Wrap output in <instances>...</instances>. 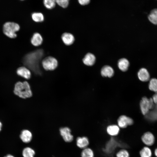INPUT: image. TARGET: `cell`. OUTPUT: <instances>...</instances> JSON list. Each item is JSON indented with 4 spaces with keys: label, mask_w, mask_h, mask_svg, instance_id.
Masks as SVG:
<instances>
[{
    "label": "cell",
    "mask_w": 157,
    "mask_h": 157,
    "mask_svg": "<svg viewBox=\"0 0 157 157\" xmlns=\"http://www.w3.org/2000/svg\"><path fill=\"white\" fill-rule=\"evenodd\" d=\"M60 134L64 141L66 142H70L73 141L74 136L72 134L71 131L68 127H61L59 129Z\"/></svg>",
    "instance_id": "8992f818"
},
{
    "label": "cell",
    "mask_w": 157,
    "mask_h": 157,
    "mask_svg": "<svg viewBox=\"0 0 157 157\" xmlns=\"http://www.w3.org/2000/svg\"><path fill=\"white\" fill-rule=\"evenodd\" d=\"M106 131L107 133L110 135L112 136H116L119 132V127L117 125H110L107 127Z\"/></svg>",
    "instance_id": "9a60e30c"
},
{
    "label": "cell",
    "mask_w": 157,
    "mask_h": 157,
    "mask_svg": "<svg viewBox=\"0 0 157 157\" xmlns=\"http://www.w3.org/2000/svg\"></svg>",
    "instance_id": "836d02e7"
},
{
    "label": "cell",
    "mask_w": 157,
    "mask_h": 157,
    "mask_svg": "<svg viewBox=\"0 0 157 157\" xmlns=\"http://www.w3.org/2000/svg\"><path fill=\"white\" fill-rule=\"evenodd\" d=\"M16 72L18 75L26 79H29L31 77V74L30 70L25 67H19L17 69Z\"/></svg>",
    "instance_id": "8fae6325"
},
{
    "label": "cell",
    "mask_w": 157,
    "mask_h": 157,
    "mask_svg": "<svg viewBox=\"0 0 157 157\" xmlns=\"http://www.w3.org/2000/svg\"><path fill=\"white\" fill-rule=\"evenodd\" d=\"M44 54L43 50L39 49L29 52L23 58L24 65L35 74L41 75L40 63Z\"/></svg>",
    "instance_id": "6da1fadb"
},
{
    "label": "cell",
    "mask_w": 157,
    "mask_h": 157,
    "mask_svg": "<svg viewBox=\"0 0 157 157\" xmlns=\"http://www.w3.org/2000/svg\"><path fill=\"white\" fill-rule=\"evenodd\" d=\"M43 68L46 70H53L58 66V62L55 58L49 56L44 58L42 62Z\"/></svg>",
    "instance_id": "5b68a950"
},
{
    "label": "cell",
    "mask_w": 157,
    "mask_h": 157,
    "mask_svg": "<svg viewBox=\"0 0 157 157\" xmlns=\"http://www.w3.org/2000/svg\"><path fill=\"white\" fill-rule=\"evenodd\" d=\"M13 92L15 95L23 99L30 97L32 95L30 86L26 81L17 82Z\"/></svg>",
    "instance_id": "7a4b0ae2"
},
{
    "label": "cell",
    "mask_w": 157,
    "mask_h": 157,
    "mask_svg": "<svg viewBox=\"0 0 157 157\" xmlns=\"http://www.w3.org/2000/svg\"><path fill=\"white\" fill-rule=\"evenodd\" d=\"M94 56L90 53H87L83 59V63L88 66H92L94 63L95 61Z\"/></svg>",
    "instance_id": "2e32d148"
},
{
    "label": "cell",
    "mask_w": 157,
    "mask_h": 157,
    "mask_svg": "<svg viewBox=\"0 0 157 157\" xmlns=\"http://www.w3.org/2000/svg\"><path fill=\"white\" fill-rule=\"evenodd\" d=\"M81 156V157H94V151L92 149L88 147L82 149Z\"/></svg>",
    "instance_id": "44dd1931"
},
{
    "label": "cell",
    "mask_w": 157,
    "mask_h": 157,
    "mask_svg": "<svg viewBox=\"0 0 157 157\" xmlns=\"http://www.w3.org/2000/svg\"><path fill=\"white\" fill-rule=\"evenodd\" d=\"M56 3L60 7L65 8L69 4V0H56Z\"/></svg>",
    "instance_id": "4316f807"
},
{
    "label": "cell",
    "mask_w": 157,
    "mask_h": 157,
    "mask_svg": "<svg viewBox=\"0 0 157 157\" xmlns=\"http://www.w3.org/2000/svg\"><path fill=\"white\" fill-rule=\"evenodd\" d=\"M149 21L153 24L157 25V8L152 9L148 15Z\"/></svg>",
    "instance_id": "ac0fdd59"
},
{
    "label": "cell",
    "mask_w": 157,
    "mask_h": 157,
    "mask_svg": "<svg viewBox=\"0 0 157 157\" xmlns=\"http://www.w3.org/2000/svg\"><path fill=\"white\" fill-rule=\"evenodd\" d=\"M43 3L45 7L49 9L53 8L56 3V0H43Z\"/></svg>",
    "instance_id": "d4e9b609"
},
{
    "label": "cell",
    "mask_w": 157,
    "mask_h": 157,
    "mask_svg": "<svg viewBox=\"0 0 157 157\" xmlns=\"http://www.w3.org/2000/svg\"><path fill=\"white\" fill-rule=\"evenodd\" d=\"M154 154L157 157V148L155 149Z\"/></svg>",
    "instance_id": "4dcf8cb0"
},
{
    "label": "cell",
    "mask_w": 157,
    "mask_h": 157,
    "mask_svg": "<svg viewBox=\"0 0 157 157\" xmlns=\"http://www.w3.org/2000/svg\"><path fill=\"white\" fill-rule=\"evenodd\" d=\"M137 76L139 79L142 82H146L150 79V75L147 70L145 68H140L138 72Z\"/></svg>",
    "instance_id": "30bf717a"
},
{
    "label": "cell",
    "mask_w": 157,
    "mask_h": 157,
    "mask_svg": "<svg viewBox=\"0 0 157 157\" xmlns=\"http://www.w3.org/2000/svg\"><path fill=\"white\" fill-rule=\"evenodd\" d=\"M31 17L32 19L35 22H42L44 19L43 14L39 12H34L32 13Z\"/></svg>",
    "instance_id": "7402d4cb"
},
{
    "label": "cell",
    "mask_w": 157,
    "mask_h": 157,
    "mask_svg": "<svg viewBox=\"0 0 157 157\" xmlns=\"http://www.w3.org/2000/svg\"><path fill=\"white\" fill-rule=\"evenodd\" d=\"M76 140V146L82 149L88 147L90 143L88 138L85 136L78 137Z\"/></svg>",
    "instance_id": "9c48e42d"
},
{
    "label": "cell",
    "mask_w": 157,
    "mask_h": 157,
    "mask_svg": "<svg viewBox=\"0 0 157 157\" xmlns=\"http://www.w3.org/2000/svg\"><path fill=\"white\" fill-rule=\"evenodd\" d=\"M79 4L82 6H85L88 4L90 0H78Z\"/></svg>",
    "instance_id": "83f0119b"
},
{
    "label": "cell",
    "mask_w": 157,
    "mask_h": 157,
    "mask_svg": "<svg viewBox=\"0 0 157 157\" xmlns=\"http://www.w3.org/2000/svg\"><path fill=\"white\" fill-rule=\"evenodd\" d=\"M35 152L34 149L29 147L24 148L22 151L23 157H34Z\"/></svg>",
    "instance_id": "ffe728a7"
},
{
    "label": "cell",
    "mask_w": 157,
    "mask_h": 157,
    "mask_svg": "<svg viewBox=\"0 0 157 157\" xmlns=\"http://www.w3.org/2000/svg\"><path fill=\"white\" fill-rule=\"evenodd\" d=\"M133 123L132 119L124 115L120 116L117 120L118 126L121 128H126L128 126L133 124Z\"/></svg>",
    "instance_id": "52a82bcc"
},
{
    "label": "cell",
    "mask_w": 157,
    "mask_h": 157,
    "mask_svg": "<svg viewBox=\"0 0 157 157\" xmlns=\"http://www.w3.org/2000/svg\"><path fill=\"white\" fill-rule=\"evenodd\" d=\"M116 157H130V155L126 149H122L116 153Z\"/></svg>",
    "instance_id": "484cf974"
},
{
    "label": "cell",
    "mask_w": 157,
    "mask_h": 157,
    "mask_svg": "<svg viewBox=\"0 0 157 157\" xmlns=\"http://www.w3.org/2000/svg\"><path fill=\"white\" fill-rule=\"evenodd\" d=\"M118 65L119 68L122 71L125 72L128 69L129 63L128 60L125 58H122L118 61Z\"/></svg>",
    "instance_id": "d6986e66"
},
{
    "label": "cell",
    "mask_w": 157,
    "mask_h": 157,
    "mask_svg": "<svg viewBox=\"0 0 157 157\" xmlns=\"http://www.w3.org/2000/svg\"><path fill=\"white\" fill-rule=\"evenodd\" d=\"M2 126V124L1 122L0 121V131L1 130V128Z\"/></svg>",
    "instance_id": "1f68e13d"
},
{
    "label": "cell",
    "mask_w": 157,
    "mask_h": 157,
    "mask_svg": "<svg viewBox=\"0 0 157 157\" xmlns=\"http://www.w3.org/2000/svg\"><path fill=\"white\" fill-rule=\"evenodd\" d=\"M143 143L148 146L152 145L154 143L155 138L153 134L150 132L144 133L141 137Z\"/></svg>",
    "instance_id": "ba28073f"
},
{
    "label": "cell",
    "mask_w": 157,
    "mask_h": 157,
    "mask_svg": "<svg viewBox=\"0 0 157 157\" xmlns=\"http://www.w3.org/2000/svg\"><path fill=\"white\" fill-rule=\"evenodd\" d=\"M43 41L41 35L38 33H34L31 40V44L35 46H38L41 45Z\"/></svg>",
    "instance_id": "5bb4252c"
},
{
    "label": "cell",
    "mask_w": 157,
    "mask_h": 157,
    "mask_svg": "<svg viewBox=\"0 0 157 157\" xmlns=\"http://www.w3.org/2000/svg\"><path fill=\"white\" fill-rule=\"evenodd\" d=\"M19 137L23 142L25 143H28L32 140V134L29 130L24 129L21 132Z\"/></svg>",
    "instance_id": "7c38bea8"
},
{
    "label": "cell",
    "mask_w": 157,
    "mask_h": 157,
    "mask_svg": "<svg viewBox=\"0 0 157 157\" xmlns=\"http://www.w3.org/2000/svg\"><path fill=\"white\" fill-rule=\"evenodd\" d=\"M21 0L23 1V0Z\"/></svg>",
    "instance_id": "d6a6232c"
},
{
    "label": "cell",
    "mask_w": 157,
    "mask_h": 157,
    "mask_svg": "<svg viewBox=\"0 0 157 157\" xmlns=\"http://www.w3.org/2000/svg\"><path fill=\"white\" fill-rule=\"evenodd\" d=\"M4 157H15L11 154H8L7 155Z\"/></svg>",
    "instance_id": "f546056e"
},
{
    "label": "cell",
    "mask_w": 157,
    "mask_h": 157,
    "mask_svg": "<svg viewBox=\"0 0 157 157\" xmlns=\"http://www.w3.org/2000/svg\"><path fill=\"white\" fill-rule=\"evenodd\" d=\"M20 28V26L18 24L12 22H7L3 24V32L8 37L14 38L17 37L16 33L19 30Z\"/></svg>",
    "instance_id": "3957f363"
},
{
    "label": "cell",
    "mask_w": 157,
    "mask_h": 157,
    "mask_svg": "<svg viewBox=\"0 0 157 157\" xmlns=\"http://www.w3.org/2000/svg\"><path fill=\"white\" fill-rule=\"evenodd\" d=\"M114 74L113 69L111 67L106 65L104 66L101 70V74L104 77H111Z\"/></svg>",
    "instance_id": "e0dca14e"
},
{
    "label": "cell",
    "mask_w": 157,
    "mask_h": 157,
    "mask_svg": "<svg viewBox=\"0 0 157 157\" xmlns=\"http://www.w3.org/2000/svg\"><path fill=\"white\" fill-rule=\"evenodd\" d=\"M149 88L151 91L157 92V79L154 78L150 80Z\"/></svg>",
    "instance_id": "cb8c5ba5"
},
{
    "label": "cell",
    "mask_w": 157,
    "mask_h": 157,
    "mask_svg": "<svg viewBox=\"0 0 157 157\" xmlns=\"http://www.w3.org/2000/svg\"><path fill=\"white\" fill-rule=\"evenodd\" d=\"M140 106L141 113L144 115H146L153 108L154 102L152 98H148L144 97L141 100Z\"/></svg>",
    "instance_id": "277c9868"
},
{
    "label": "cell",
    "mask_w": 157,
    "mask_h": 157,
    "mask_svg": "<svg viewBox=\"0 0 157 157\" xmlns=\"http://www.w3.org/2000/svg\"><path fill=\"white\" fill-rule=\"evenodd\" d=\"M140 155L141 157H151L152 152L149 147H145L140 151Z\"/></svg>",
    "instance_id": "603a6c76"
},
{
    "label": "cell",
    "mask_w": 157,
    "mask_h": 157,
    "mask_svg": "<svg viewBox=\"0 0 157 157\" xmlns=\"http://www.w3.org/2000/svg\"><path fill=\"white\" fill-rule=\"evenodd\" d=\"M152 99L154 103L157 104V92L153 96Z\"/></svg>",
    "instance_id": "f1b7e54d"
},
{
    "label": "cell",
    "mask_w": 157,
    "mask_h": 157,
    "mask_svg": "<svg viewBox=\"0 0 157 157\" xmlns=\"http://www.w3.org/2000/svg\"><path fill=\"white\" fill-rule=\"evenodd\" d=\"M61 39L63 43L67 45L72 44L74 40V36L71 33H65L62 34Z\"/></svg>",
    "instance_id": "4fadbf2b"
}]
</instances>
